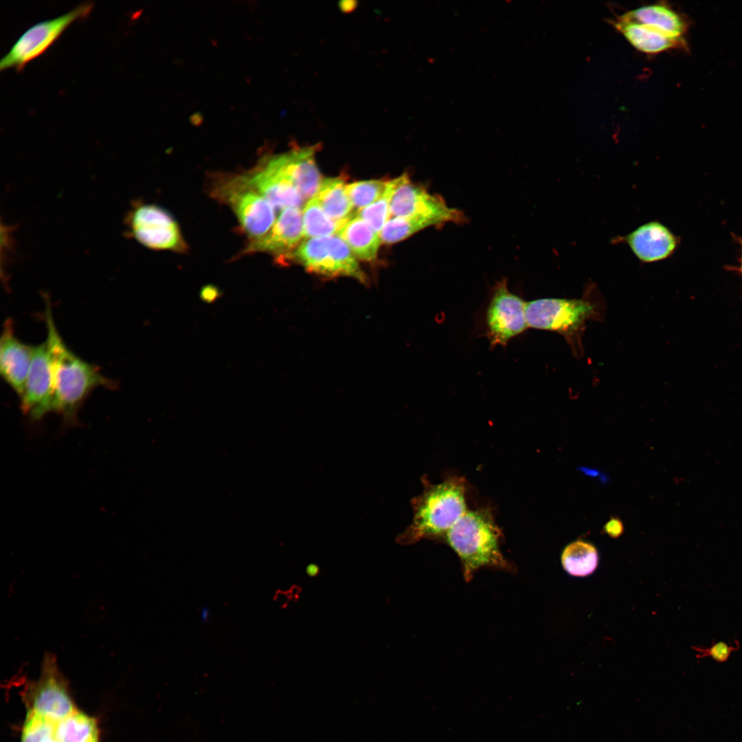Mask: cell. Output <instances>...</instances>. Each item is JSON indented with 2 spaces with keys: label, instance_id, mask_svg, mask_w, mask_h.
<instances>
[{
  "label": "cell",
  "instance_id": "cell-1",
  "mask_svg": "<svg viewBox=\"0 0 742 742\" xmlns=\"http://www.w3.org/2000/svg\"><path fill=\"white\" fill-rule=\"evenodd\" d=\"M47 338L52 360L54 384V412L62 416L67 425L78 423L83 403L97 387L115 389L114 381L106 377L95 364L78 356L65 344L55 325L48 296L45 295Z\"/></svg>",
  "mask_w": 742,
  "mask_h": 742
},
{
  "label": "cell",
  "instance_id": "cell-2",
  "mask_svg": "<svg viewBox=\"0 0 742 742\" xmlns=\"http://www.w3.org/2000/svg\"><path fill=\"white\" fill-rule=\"evenodd\" d=\"M466 482L451 477L438 484H425L423 493L412 500L411 524L398 538L402 544L422 539H443L467 511Z\"/></svg>",
  "mask_w": 742,
  "mask_h": 742
},
{
  "label": "cell",
  "instance_id": "cell-3",
  "mask_svg": "<svg viewBox=\"0 0 742 742\" xmlns=\"http://www.w3.org/2000/svg\"><path fill=\"white\" fill-rule=\"evenodd\" d=\"M502 532L489 509L468 510L447 532V544L459 557L464 578L471 581L483 567L512 571L500 549Z\"/></svg>",
  "mask_w": 742,
  "mask_h": 742
},
{
  "label": "cell",
  "instance_id": "cell-4",
  "mask_svg": "<svg viewBox=\"0 0 742 742\" xmlns=\"http://www.w3.org/2000/svg\"><path fill=\"white\" fill-rule=\"evenodd\" d=\"M286 258L317 275L328 278L346 276L361 282L367 281L355 256L337 234L306 238Z\"/></svg>",
  "mask_w": 742,
  "mask_h": 742
},
{
  "label": "cell",
  "instance_id": "cell-5",
  "mask_svg": "<svg viewBox=\"0 0 742 742\" xmlns=\"http://www.w3.org/2000/svg\"><path fill=\"white\" fill-rule=\"evenodd\" d=\"M126 234L143 246L155 250L183 251L186 243L174 217L151 203H135L124 218Z\"/></svg>",
  "mask_w": 742,
  "mask_h": 742
},
{
  "label": "cell",
  "instance_id": "cell-6",
  "mask_svg": "<svg viewBox=\"0 0 742 742\" xmlns=\"http://www.w3.org/2000/svg\"><path fill=\"white\" fill-rule=\"evenodd\" d=\"M93 7L85 2L67 13L41 21L25 30L0 61V70H21L29 62L43 54L74 21L87 17Z\"/></svg>",
  "mask_w": 742,
  "mask_h": 742
},
{
  "label": "cell",
  "instance_id": "cell-7",
  "mask_svg": "<svg viewBox=\"0 0 742 742\" xmlns=\"http://www.w3.org/2000/svg\"><path fill=\"white\" fill-rule=\"evenodd\" d=\"M528 326L572 337L594 313V307L579 299L541 298L526 302Z\"/></svg>",
  "mask_w": 742,
  "mask_h": 742
},
{
  "label": "cell",
  "instance_id": "cell-8",
  "mask_svg": "<svg viewBox=\"0 0 742 742\" xmlns=\"http://www.w3.org/2000/svg\"><path fill=\"white\" fill-rule=\"evenodd\" d=\"M219 197L229 204L251 241L266 236L276 222L275 207L238 176L218 190Z\"/></svg>",
  "mask_w": 742,
  "mask_h": 742
},
{
  "label": "cell",
  "instance_id": "cell-9",
  "mask_svg": "<svg viewBox=\"0 0 742 742\" xmlns=\"http://www.w3.org/2000/svg\"><path fill=\"white\" fill-rule=\"evenodd\" d=\"M525 306L526 302L509 291L506 280L496 283L485 313L486 334L491 347L506 346L528 328Z\"/></svg>",
  "mask_w": 742,
  "mask_h": 742
},
{
  "label": "cell",
  "instance_id": "cell-10",
  "mask_svg": "<svg viewBox=\"0 0 742 742\" xmlns=\"http://www.w3.org/2000/svg\"><path fill=\"white\" fill-rule=\"evenodd\" d=\"M393 217L423 218L434 222L437 226L466 221L460 210L449 207L440 196L413 183L407 175L391 199L389 218Z\"/></svg>",
  "mask_w": 742,
  "mask_h": 742
},
{
  "label": "cell",
  "instance_id": "cell-11",
  "mask_svg": "<svg viewBox=\"0 0 742 742\" xmlns=\"http://www.w3.org/2000/svg\"><path fill=\"white\" fill-rule=\"evenodd\" d=\"M22 412L38 420L54 412V384L52 356L47 341L34 346L25 388L19 398Z\"/></svg>",
  "mask_w": 742,
  "mask_h": 742
},
{
  "label": "cell",
  "instance_id": "cell-12",
  "mask_svg": "<svg viewBox=\"0 0 742 742\" xmlns=\"http://www.w3.org/2000/svg\"><path fill=\"white\" fill-rule=\"evenodd\" d=\"M31 688L34 712L58 722L75 711L53 654H45L41 677Z\"/></svg>",
  "mask_w": 742,
  "mask_h": 742
},
{
  "label": "cell",
  "instance_id": "cell-13",
  "mask_svg": "<svg viewBox=\"0 0 742 742\" xmlns=\"http://www.w3.org/2000/svg\"><path fill=\"white\" fill-rule=\"evenodd\" d=\"M34 350V346L23 342L15 335L12 320L7 319L0 339V374L19 398L24 391Z\"/></svg>",
  "mask_w": 742,
  "mask_h": 742
},
{
  "label": "cell",
  "instance_id": "cell-14",
  "mask_svg": "<svg viewBox=\"0 0 742 742\" xmlns=\"http://www.w3.org/2000/svg\"><path fill=\"white\" fill-rule=\"evenodd\" d=\"M317 148L315 146L297 148L266 161L289 178L304 199H310L317 194L323 179L315 161Z\"/></svg>",
  "mask_w": 742,
  "mask_h": 742
},
{
  "label": "cell",
  "instance_id": "cell-15",
  "mask_svg": "<svg viewBox=\"0 0 742 742\" xmlns=\"http://www.w3.org/2000/svg\"><path fill=\"white\" fill-rule=\"evenodd\" d=\"M250 188L264 196L275 208H301L304 198L283 173L266 161L254 170L240 176Z\"/></svg>",
  "mask_w": 742,
  "mask_h": 742
},
{
  "label": "cell",
  "instance_id": "cell-16",
  "mask_svg": "<svg viewBox=\"0 0 742 742\" xmlns=\"http://www.w3.org/2000/svg\"><path fill=\"white\" fill-rule=\"evenodd\" d=\"M303 237L301 208L287 207L282 211L266 236L250 242L245 253L265 252L286 258L299 246Z\"/></svg>",
  "mask_w": 742,
  "mask_h": 742
},
{
  "label": "cell",
  "instance_id": "cell-17",
  "mask_svg": "<svg viewBox=\"0 0 742 742\" xmlns=\"http://www.w3.org/2000/svg\"><path fill=\"white\" fill-rule=\"evenodd\" d=\"M636 258L644 263L668 258L677 247V239L663 224L657 221L646 223L620 238Z\"/></svg>",
  "mask_w": 742,
  "mask_h": 742
},
{
  "label": "cell",
  "instance_id": "cell-18",
  "mask_svg": "<svg viewBox=\"0 0 742 742\" xmlns=\"http://www.w3.org/2000/svg\"><path fill=\"white\" fill-rule=\"evenodd\" d=\"M611 23L634 48L647 54H656L685 45L683 38L669 36L654 27L621 16L611 21Z\"/></svg>",
  "mask_w": 742,
  "mask_h": 742
},
{
  "label": "cell",
  "instance_id": "cell-19",
  "mask_svg": "<svg viewBox=\"0 0 742 742\" xmlns=\"http://www.w3.org/2000/svg\"><path fill=\"white\" fill-rule=\"evenodd\" d=\"M629 21L644 24L677 38H683L688 25L683 16L670 5L655 3L642 5L621 15Z\"/></svg>",
  "mask_w": 742,
  "mask_h": 742
},
{
  "label": "cell",
  "instance_id": "cell-20",
  "mask_svg": "<svg viewBox=\"0 0 742 742\" xmlns=\"http://www.w3.org/2000/svg\"><path fill=\"white\" fill-rule=\"evenodd\" d=\"M337 235L359 259L372 262L376 258L381 243L379 234L357 214L339 229Z\"/></svg>",
  "mask_w": 742,
  "mask_h": 742
},
{
  "label": "cell",
  "instance_id": "cell-21",
  "mask_svg": "<svg viewBox=\"0 0 742 742\" xmlns=\"http://www.w3.org/2000/svg\"><path fill=\"white\" fill-rule=\"evenodd\" d=\"M346 186L344 181L339 177L323 179L315 196L326 215L341 224L354 215Z\"/></svg>",
  "mask_w": 742,
  "mask_h": 742
},
{
  "label": "cell",
  "instance_id": "cell-22",
  "mask_svg": "<svg viewBox=\"0 0 742 742\" xmlns=\"http://www.w3.org/2000/svg\"><path fill=\"white\" fill-rule=\"evenodd\" d=\"M561 563L565 570L574 576H586L597 567L598 554L592 544L576 540L567 545L561 554Z\"/></svg>",
  "mask_w": 742,
  "mask_h": 742
},
{
  "label": "cell",
  "instance_id": "cell-23",
  "mask_svg": "<svg viewBox=\"0 0 742 742\" xmlns=\"http://www.w3.org/2000/svg\"><path fill=\"white\" fill-rule=\"evenodd\" d=\"M54 737L58 742H98V730L93 718L75 710L57 723Z\"/></svg>",
  "mask_w": 742,
  "mask_h": 742
},
{
  "label": "cell",
  "instance_id": "cell-24",
  "mask_svg": "<svg viewBox=\"0 0 742 742\" xmlns=\"http://www.w3.org/2000/svg\"><path fill=\"white\" fill-rule=\"evenodd\" d=\"M302 220L304 236L306 238L337 234L339 229L344 225L328 216L315 196L304 205Z\"/></svg>",
  "mask_w": 742,
  "mask_h": 742
},
{
  "label": "cell",
  "instance_id": "cell-25",
  "mask_svg": "<svg viewBox=\"0 0 742 742\" xmlns=\"http://www.w3.org/2000/svg\"><path fill=\"white\" fill-rule=\"evenodd\" d=\"M404 177L403 175L388 181L384 193L376 201L356 213L379 234L389 219L391 199Z\"/></svg>",
  "mask_w": 742,
  "mask_h": 742
},
{
  "label": "cell",
  "instance_id": "cell-26",
  "mask_svg": "<svg viewBox=\"0 0 742 742\" xmlns=\"http://www.w3.org/2000/svg\"><path fill=\"white\" fill-rule=\"evenodd\" d=\"M431 226L434 222L418 217H393L387 220L379 233L381 241L392 244L403 240L415 233Z\"/></svg>",
  "mask_w": 742,
  "mask_h": 742
},
{
  "label": "cell",
  "instance_id": "cell-27",
  "mask_svg": "<svg viewBox=\"0 0 742 742\" xmlns=\"http://www.w3.org/2000/svg\"><path fill=\"white\" fill-rule=\"evenodd\" d=\"M387 182L381 180L357 181L346 185V192L357 212L376 201L384 193Z\"/></svg>",
  "mask_w": 742,
  "mask_h": 742
},
{
  "label": "cell",
  "instance_id": "cell-28",
  "mask_svg": "<svg viewBox=\"0 0 742 742\" xmlns=\"http://www.w3.org/2000/svg\"><path fill=\"white\" fill-rule=\"evenodd\" d=\"M56 721L34 712L29 710L23 726L21 742H41L49 736H54Z\"/></svg>",
  "mask_w": 742,
  "mask_h": 742
},
{
  "label": "cell",
  "instance_id": "cell-29",
  "mask_svg": "<svg viewBox=\"0 0 742 742\" xmlns=\"http://www.w3.org/2000/svg\"><path fill=\"white\" fill-rule=\"evenodd\" d=\"M694 649L698 653V657L710 656L717 662H726L731 653L737 649V647H732L724 642L714 643L708 648L695 647Z\"/></svg>",
  "mask_w": 742,
  "mask_h": 742
},
{
  "label": "cell",
  "instance_id": "cell-30",
  "mask_svg": "<svg viewBox=\"0 0 742 742\" xmlns=\"http://www.w3.org/2000/svg\"><path fill=\"white\" fill-rule=\"evenodd\" d=\"M603 531L611 538L620 537L624 531V525L618 517H611L603 527Z\"/></svg>",
  "mask_w": 742,
  "mask_h": 742
},
{
  "label": "cell",
  "instance_id": "cell-31",
  "mask_svg": "<svg viewBox=\"0 0 742 742\" xmlns=\"http://www.w3.org/2000/svg\"><path fill=\"white\" fill-rule=\"evenodd\" d=\"M200 297L205 302H213L220 297V291L214 286H205L201 289Z\"/></svg>",
  "mask_w": 742,
  "mask_h": 742
},
{
  "label": "cell",
  "instance_id": "cell-32",
  "mask_svg": "<svg viewBox=\"0 0 742 742\" xmlns=\"http://www.w3.org/2000/svg\"><path fill=\"white\" fill-rule=\"evenodd\" d=\"M200 616L203 622L207 621L210 617V609L206 607H203L201 611Z\"/></svg>",
  "mask_w": 742,
  "mask_h": 742
},
{
  "label": "cell",
  "instance_id": "cell-33",
  "mask_svg": "<svg viewBox=\"0 0 742 742\" xmlns=\"http://www.w3.org/2000/svg\"><path fill=\"white\" fill-rule=\"evenodd\" d=\"M41 742H58L54 736H49L44 738Z\"/></svg>",
  "mask_w": 742,
  "mask_h": 742
},
{
  "label": "cell",
  "instance_id": "cell-34",
  "mask_svg": "<svg viewBox=\"0 0 742 742\" xmlns=\"http://www.w3.org/2000/svg\"><path fill=\"white\" fill-rule=\"evenodd\" d=\"M741 269H742V267H741Z\"/></svg>",
  "mask_w": 742,
  "mask_h": 742
}]
</instances>
